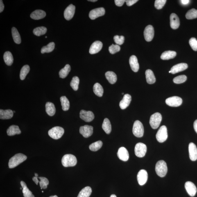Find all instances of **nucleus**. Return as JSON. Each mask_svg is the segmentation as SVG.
I'll return each instance as SVG.
<instances>
[{
    "mask_svg": "<svg viewBox=\"0 0 197 197\" xmlns=\"http://www.w3.org/2000/svg\"><path fill=\"white\" fill-rule=\"evenodd\" d=\"M27 157L22 153L16 154L10 159L8 162L9 168L12 169L16 167L19 164L25 161Z\"/></svg>",
    "mask_w": 197,
    "mask_h": 197,
    "instance_id": "1",
    "label": "nucleus"
},
{
    "mask_svg": "<svg viewBox=\"0 0 197 197\" xmlns=\"http://www.w3.org/2000/svg\"><path fill=\"white\" fill-rule=\"evenodd\" d=\"M62 164L64 167H71L76 165L77 160L75 155L67 154L64 156L62 160Z\"/></svg>",
    "mask_w": 197,
    "mask_h": 197,
    "instance_id": "2",
    "label": "nucleus"
},
{
    "mask_svg": "<svg viewBox=\"0 0 197 197\" xmlns=\"http://www.w3.org/2000/svg\"><path fill=\"white\" fill-rule=\"evenodd\" d=\"M155 171L157 174L161 177L165 176L168 172L167 165L163 160L157 162L155 165Z\"/></svg>",
    "mask_w": 197,
    "mask_h": 197,
    "instance_id": "3",
    "label": "nucleus"
},
{
    "mask_svg": "<svg viewBox=\"0 0 197 197\" xmlns=\"http://www.w3.org/2000/svg\"><path fill=\"white\" fill-rule=\"evenodd\" d=\"M64 133V129L59 126L54 127L48 131V134L50 137L55 139H60L63 135Z\"/></svg>",
    "mask_w": 197,
    "mask_h": 197,
    "instance_id": "4",
    "label": "nucleus"
},
{
    "mask_svg": "<svg viewBox=\"0 0 197 197\" xmlns=\"http://www.w3.org/2000/svg\"><path fill=\"white\" fill-rule=\"evenodd\" d=\"M132 132L135 137H142L144 135V128L142 123L139 121H136L134 122L132 128Z\"/></svg>",
    "mask_w": 197,
    "mask_h": 197,
    "instance_id": "5",
    "label": "nucleus"
},
{
    "mask_svg": "<svg viewBox=\"0 0 197 197\" xmlns=\"http://www.w3.org/2000/svg\"><path fill=\"white\" fill-rule=\"evenodd\" d=\"M162 115L160 113L156 112L152 115L150 118L149 123L152 128L153 129L158 128L162 121Z\"/></svg>",
    "mask_w": 197,
    "mask_h": 197,
    "instance_id": "6",
    "label": "nucleus"
},
{
    "mask_svg": "<svg viewBox=\"0 0 197 197\" xmlns=\"http://www.w3.org/2000/svg\"><path fill=\"white\" fill-rule=\"evenodd\" d=\"M168 136L167 128L165 126H162L160 127L157 132L156 138L159 142L162 143L166 141Z\"/></svg>",
    "mask_w": 197,
    "mask_h": 197,
    "instance_id": "7",
    "label": "nucleus"
},
{
    "mask_svg": "<svg viewBox=\"0 0 197 197\" xmlns=\"http://www.w3.org/2000/svg\"><path fill=\"white\" fill-rule=\"evenodd\" d=\"M134 151L135 155L137 157H143L145 155L146 153V146L143 143H138L135 145Z\"/></svg>",
    "mask_w": 197,
    "mask_h": 197,
    "instance_id": "8",
    "label": "nucleus"
},
{
    "mask_svg": "<svg viewBox=\"0 0 197 197\" xmlns=\"http://www.w3.org/2000/svg\"><path fill=\"white\" fill-rule=\"evenodd\" d=\"M165 102L166 104L170 106L176 107L182 104V100L179 97L174 96L167 98Z\"/></svg>",
    "mask_w": 197,
    "mask_h": 197,
    "instance_id": "9",
    "label": "nucleus"
},
{
    "mask_svg": "<svg viewBox=\"0 0 197 197\" xmlns=\"http://www.w3.org/2000/svg\"><path fill=\"white\" fill-rule=\"evenodd\" d=\"M80 117L86 122H89L93 120L95 116L94 113L91 111L82 110L80 113Z\"/></svg>",
    "mask_w": 197,
    "mask_h": 197,
    "instance_id": "10",
    "label": "nucleus"
},
{
    "mask_svg": "<svg viewBox=\"0 0 197 197\" xmlns=\"http://www.w3.org/2000/svg\"><path fill=\"white\" fill-rule=\"evenodd\" d=\"M155 31L153 26L149 25L145 28L144 31V35L145 39L147 42H150L153 39Z\"/></svg>",
    "mask_w": 197,
    "mask_h": 197,
    "instance_id": "11",
    "label": "nucleus"
},
{
    "mask_svg": "<svg viewBox=\"0 0 197 197\" xmlns=\"http://www.w3.org/2000/svg\"><path fill=\"white\" fill-rule=\"evenodd\" d=\"M105 11L104 8H100L94 9L91 11L89 13V17L92 20H94L97 18L101 17L105 15Z\"/></svg>",
    "mask_w": 197,
    "mask_h": 197,
    "instance_id": "12",
    "label": "nucleus"
},
{
    "mask_svg": "<svg viewBox=\"0 0 197 197\" xmlns=\"http://www.w3.org/2000/svg\"><path fill=\"white\" fill-rule=\"evenodd\" d=\"M138 182L140 185H144L147 181L148 174L146 170L142 169L139 172L137 175Z\"/></svg>",
    "mask_w": 197,
    "mask_h": 197,
    "instance_id": "13",
    "label": "nucleus"
},
{
    "mask_svg": "<svg viewBox=\"0 0 197 197\" xmlns=\"http://www.w3.org/2000/svg\"><path fill=\"white\" fill-rule=\"evenodd\" d=\"M80 132L84 137L87 138L90 137L93 132V127L87 125L80 127Z\"/></svg>",
    "mask_w": 197,
    "mask_h": 197,
    "instance_id": "14",
    "label": "nucleus"
},
{
    "mask_svg": "<svg viewBox=\"0 0 197 197\" xmlns=\"http://www.w3.org/2000/svg\"><path fill=\"white\" fill-rule=\"evenodd\" d=\"M185 187L186 191L189 196L191 197L194 196L197 192V189L196 186L191 182H185Z\"/></svg>",
    "mask_w": 197,
    "mask_h": 197,
    "instance_id": "15",
    "label": "nucleus"
},
{
    "mask_svg": "<svg viewBox=\"0 0 197 197\" xmlns=\"http://www.w3.org/2000/svg\"><path fill=\"white\" fill-rule=\"evenodd\" d=\"M75 7L72 4L69 5L64 12V17L68 21L72 18L75 13Z\"/></svg>",
    "mask_w": 197,
    "mask_h": 197,
    "instance_id": "16",
    "label": "nucleus"
},
{
    "mask_svg": "<svg viewBox=\"0 0 197 197\" xmlns=\"http://www.w3.org/2000/svg\"><path fill=\"white\" fill-rule=\"evenodd\" d=\"M189 152L190 159L192 161L197 160V148L194 143L191 142L189 145Z\"/></svg>",
    "mask_w": 197,
    "mask_h": 197,
    "instance_id": "17",
    "label": "nucleus"
},
{
    "mask_svg": "<svg viewBox=\"0 0 197 197\" xmlns=\"http://www.w3.org/2000/svg\"><path fill=\"white\" fill-rule=\"evenodd\" d=\"M103 47V44L100 41H96L92 44L89 50L91 54H95L101 51Z\"/></svg>",
    "mask_w": 197,
    "mask_h": 197,
    "instance_id": "18",
    "label": "nucleus"
},
{
    "mask_svg": "<svg viewBox=\"0 0 197 197\" xmlns=\"http://www.w3.org/2000/svg\"><path fill=\"white\" fill-rule=\"evenodd\" d=\"M117 155L120 160L126 162L129 159V154L128 150L125 147H121L119 149L117 152Z\"/></svg>",
    "mask_w": 197,
    "mask_h": 197,
    "instance_id": "19",
    "label": "nucleus"
},
{
    "mask_svg": "<svg viewBox=\"0 0 197 197\" xmlns=\"http://www.w3.org/2000/svg\"><path fill=\"white\" fill-rule=\"evenodd\" d=\"M170 25L171 27L173 29H176L180 26L179 19L175 13H172L170 16Z\"/></svg>",
    "mask_w": 197,
    "mask_h": 197,
    "instance_id": "20",
    "label": "nucleus"
},
{
    "mask_svg": "<svg viewBox=\"0 0 197 197\" xmlns=\"http://www.w3.org/2000/svg\"><path fill=\"white\" fill-rule=\"evenodd\" d=\"M188 65L187 64L181 63L173 66L171 69V73L174 74L177 73L185 70L187 68Z\"/></svg>",
    "mask_w": 197,
    "mask_h": 197,
    "instance_id": "21",
    "label": "nucleus"
},
{
    "mask_svg": "<svg viewBox=\"0 0 197 197\" xmlns=\"http://www.w3.org/2000/svg\"><path fill=\"white\" fill-rule=\"evenodd\" d=\"M132 100V97L129 94L124 95L123 99L119 103V106L122 110H124L130 105Z\"/></svg>",
    "mask_w": 197,
    "mask_h": 197,
    "instance_id": "22",
    "label": "nucleus"
},
{
    "mask_svg": "<svg viewBox=\"0 0 197 197\" xmlns=\"http://www.w3.org/2000/svg\"><path fill=\"white\" fill-rule=\"evenodd\" d=\"M129 64L131 68L134 72H137L139 69V64L138 62L137 57L135 55H132L130 57Z\"/></svg>",
    "mask_w": 197,
    "mask_h": 197,
    "instance_id": "23",
    "label": "nucleus"
},
{
    "mask_svg": "<svg viewBox=\"0 0 197 197\" xmlns=\"http://www.w3.org/2000/svg\"><path fill=\"white\" fill-rule=\"evenodd\" d=\"M13 111L11 110H0V119H11L13 116Z\"/></svg>",
    "mask_w": 197,
    "mask_h": 197,
    "instance_id": "24",
    "label": "nucleus"
},
{
    "mask_svg": "<svg viewBox=\"0 0 197 197\" xmlns=\"http://www.w3.org/2000/svg\"><path fill=\"white\" fill-rule=\"evenodd\" d=\"M46 15V12L43 10H37L35 11L30 15V17L35 20L44 18Z\"/></svg>",
    "mask_w": 197,
    "mask_h": 197,
    "instance_id": "25",
    "label": "nucleus"
},
{
    "mask_svg": "<svg viewBox=\"0 0 197 197\" xmlns=\"http://www.w3.org/2000/svg\"><path fill=\"white\" fill-rule=\"evenodd\" d=\"M21 131L19 127L16 125H12L9 128L7 131V133L8 136H13L16 134L21 133Z\"/></svg>",
    "mask_w": 197,
    "mask_h": 197,
    "instance_id": "26",
    "label": "nucleus"
},
{
    "mask_svg": "<svg viewBox=\"0 0 197 197\" xmlns=\"http://www.w3.org/2000/svg\"><path fill=\"white\" fill-rule=\"evenodd\" d=\"M146 78L147 82L149 84L155 83L156 81L155 77L151 70L148 69L145 72Z\"/></svg>",
    "mask_w": 197,
    "mask_h": 197,
    "instance_id": "27",
    "label": "nucleus"
},
{
    "mask_svg": "<svg viewBox=\"0 0 197 197\" xmlns=\"http://www.w3.org/2000/svg\"><path fill=\"white\" fill-rule=\"evenodd\" d=\"M176 55V52L173 51H166L162 54L161 58L163 60H168L174 58Z\"/></svg>",
    "mask_w": 197,
    "mask_h": 197,
    "instance_id": "28",
    "label": "nucleus"
},
{
    "mask_svg": "<svg viewBox=\"0 0 197 197\" xmlns=\"http://www.w3.org/2000/svg\"><path fill=\"white\" fill-rule=\"evenodd\" d=\"M107 79L111 84L115 83L117 81V76L115 73L112 71H108L105 73Z\"/></svg>",
    "mask_w": 197,
    "mask_h": 197,
    "instance_id": "29",
    "label": "nucleus"
},
{
    "mask_svg": "<svg viewBox=\"0 0 197 197\" xmlns=\"http://www.w3.org/2000/svg\"><path fill=\"white\" fill-rule=\"evenodd\" d=\"M46 112L50 116H53L55 114V108L54 105L52 103L48 102L45 105Z\"/></svg>",
    "mask_w": 197,
    "mask_h": 197,
    "instance_id": "30",
    "label": "nucleus"
},
{
    "mask_svg": "<svg viewBox=\"0 0 197 197\" xmlns=\"http://www.w3.org/2000/svg\"><path fill=\"white\" fill-rule=\"evenodd\" d=\"M3 58L6 65L11 66L13 62L14 59L12 53L10 52L7 51L3 55Z\"/></svg>",
    "mask_w": 197,
    "mask_h": 197,
    "instance_id": "31",
    "label": "nucleus"
},
{
    "mask_svg": "<svg viewBox=\"0 0 197 197\" xmlns=\"http://www.w3.org/2000/svg\"><path fill=\"white\" fill-rule=\"evenodd\" d=\"M21 184L22 188V192L24 197H35L32 192L28 189L26 184L24 182L22 181H21Z\"/></svg>",
    "mask_w": 197,
    "mask_h": 197,
    "instance_id": "32",
    "label": "nucleus"
},
{
    "mask_svg": "<svg viewBox=\"0 0 197 197\" xmlns=\"http://www.w3.org/2000/svg\"><path fill=\"white\" fill-rule=\"evenodd\" d=\"M12 38L14 42L17 44H20L21 42V36L17 29L15 27H13L12 30Z\"/></svg>",
    "mask_w": 197,
    "mask_h": 197,
    "instance_id": "33",
    "label": "nucleus"
},
{
    "mask_svg": "<svg viewBox=\"0 0 197 197\" xmlns=\"http://www.w3.org/2000/svg\"><path fill=\"white\" fill-rule=\"evenodd\" d=\"M102 128L104 130L105 133L110 134L112 131V126H111L110 121L108 118H106L103 121Z\"/></svg>",
    "mask_w": 197,
    "mask_h": 197,
    "instance_id": "34",
    "label": "nucleus"
},
{
    "mask_svg": "<svg viewBox=\"0 0 197 197\" xmlns=\"http://www.w3.org/2000/svg\"><path fill=\"white\" fill-rule=\"evenodd\" d=\"M93 91L95 94L98 97L102 96L104 90L103 88L99 83H96L93 87Z\"/></svg>",
    "mask_w": 197,
    "mask_h": 197,
    "instance_id": "35",
    "label": "nucleus"
},
{
    "mask_svg": "<svg viewBox=\"0 0 197 197\" xmlns=\"http://www.w3.org/2000/svg\"><path fill=\"white\" fill-rule=\"evenodd\" d=\"M92 189L90 187H86L80 191L78 197H89L92 193Z\"/></svg>",
    "mask_w": 197,
    "mask_h": 197,
    "instance_id": "36",
    "label": "nucleus"
},
{
    "mask_svg": "<svg viewBox=\"0 0 197 197\" xmlns=\"http://www.w3.org/2000/svg\"><path fill=\"white\" fill-rule=\"evenodd\" d=\"M71 68L69 64H67L59 72V76L60 78H66L68 75L71 71Z\"/></svg>",
    "mask_w": 197,
    "mask_h": 197,
    "instance_id": "37",
    "label": "nucleus"
},
{
    "mask_svg": "<svg viewBox=\"0 0 197 197\" xmlns=\"http://www.w3.org/2000/svg\"><path fill=\"white\" fill-rule=\"evenodd\" d=\"M62 109L64 111L69 110L70 107V103L68 99L65 96H62L60 98Z\"/></svg>",
    "mask_w": 197,
    "mask_h": 197,
    "instance_id": "38",
    "label": "nucleus"
},
{
    "mask_svg": "<svg viewBox=\"0 0 197 197\" xmlns=\"http://www.w3.org/2000/svg\"><path fill=\"white\" fill-rule=\"evenodd\" d=\"M55 48V44L54 42H51L49 43L46 46H44L41 50V53L42 54L44 53H50L52 52Z\"/></svg>",
    "mask_w": 197,
    "mask_h": 197,
    "instance_id": "39",
    "label": "nucleus"
},
{
    "mask_svg": "<svg viewBox=\"0 0 197 197\" xmlns=\"http://www.w3.org/2000/svg\"><path fill=\"white\" fill-rule=\"evenodd\" d=\"M30 68L28 65H25L21 69L20 73V78L21 80H24L27 75L29 72Z\"/></svg>",
    "mask_w": 197,
    "mask_h": 197,
    "instance_id": "40",
    "label": "nucleus"
},
{
    "mask_svg": "<svg viewBox=\"0 0 197 197\" xmlns=\"http://www.w3.org/2000/svg\"><path fill=\"white\" fill-rule=\"evenodd\" d=\"M47 32V28L44 26L39 27L34 29L33 33L37 36H40L45 35Z\"/></svg>",
    "mask_w": 197,
    "mask_h": 197,
    "instance_id": "41",
    "label": "nucleus"
},
{
    "mask_svg": "<svg viewBox=\"0 0 197 197\" xmlns=\"http://www.w3.org/2000/svg\"><path fill=\"white\" fill-rule=\"evenodd\" d=\"M103 143L101 141H98L92 143L89 146V149L91 151L96 152L100 149L102 146Z\"/></svg>",
    "mask_w": 197,
    "mask_h": 197,
    "instance_id": "42",
    "label": "nucleus"
},
{
    "mask_svg": "<svg viewBox=\"0 0 197 197\" xmlns=\"http://www.w3.org/2000/svg\"><path fill=\"white\" fill-rule=\"evenodd\" d=\"M185 17L188 19L196 18H197V10L192 8L189 10L186 13Z\"/></svg>",
    "mask_w": 197,
    "mask_h": 197,
    "instance_id": "43",
    "label": "nucleus"
},
{
    "mask_svg": "<svg viewBox=\"0 0 197 197\" xmlns=\"http://www.w3.org/2000/svg\"><path fill=\"white\" fill-rule=\"evenodd\" d=\"M79 82V78L78 77H73L70 83V85L74 91H76L78 90Z\"/></svg>",
    "mask_w": 197,
    "mask_h": 197,
    "instance_id": "44",
    "label": "nucleus"
},
{
    "mask_svg": "<svg viewBox=\"0 0 197 197\" xmlns=\"http://www.w3.org/2000/svg\"><path fill=\"white\" fill-rule=\"evenodd\" d=\"M38 179L40 180L39 183L40 185L41 189H47V186L49 185V180L47 178L44 177H38Z\"/></svg>",
    "mask_w": 197,
    "mask_h": 197,
    "instance_id": "45",
    "label": "nucleus"
},
{
    "mask_svg": "<svg viewBox=\"0 0 197 197\" xmlns=\"http://www.w3.org/2000/svg\"><path fill=\"white\" fill-rule=\"evenodd\" d=\"M187 79V77L185 75H180L174 78L173 81L175 84H181L184 83Z\"/></svg>",
    "mask_w": 197,
    "mask_h": 197,
    "instance_id": "46",
    "label": "nucleus"
},
{
    "mask_svg": "<svg viewBox=\"0 0 197 197\" xmlns=\"http://www.w3.org/2000/svg\"><path fill=\"white\" fill-rule=\"evenodd\" d=\"M120 47L118 45L112 44L109 48V52L112 54H114L120 51Z\"/></svg>",
    "mask_w": 197,
    "mask_h": 197,
    "instance_id": "47",
    "label": "nucleus"
},
{
    "mask_svg": "<svg viewBox=\"0 0 197 197\" xmlns=\"http://www.w3.org/2000/svg\"><path fill=\"white\" fill-rule=\"evenodd\" d=\"M114 39L116 45H122L124 42L125 37L123 36H120L116 35L114 37Z\"/></svg>",
    "mask_w": 197,
    "mask_h": 197,
    "instance_id": "48",
    "label": "nucleus"
},
{
    "mask_svg": "<svg viewBox=\"0 0 197 197\" xmlns=\"http://www.w3.org/2000/svg\"><path fill=\"white\" fill-rule=\"evenodd\" d=\"M166 0H156L155 6L157 9L160 10L162 8L166 3Z\"/></svg>",
    "mask_w": 197,
    "mask_h": 197,
    "instance_id": "49",
    "label": "nucleus"
},
{
    "mask_svg": "<svg viewBox=\"0 0 197 197\" xmlns=\"http://www.w3.org/2000/svg\"><path fill=\"white\" fill-rule=\"evenodd\" d=\"M189 44L193 51H197V40L195 38H192L189 40Z\"/></svg>",
    "mask_w": 197,
    "mask_h": 197,
    "instance_id": "50",
    "label": "nucleus"
},
{
    "mask_svg": "<svg viewBox=\"0 0 197 197\" xmlns=\"http://www.w3.org/2000/svg\"><path fill=\"white\" fill-rule=\"evenodd\" d=\"M138 1V0H127L125 1V2H126L127 6H130L137 3Z\"/></svg>",
    "mask_w": 197,
    "mask_h": 197,
    "instance_id": "51",
    "label": "nucleus"
},
{
    "mask_svg": "<svg viewBox=\"0 0 197 197\" xmlns=\"http://www.w3.org/2000/svg\"><path fill=\"white\" fill-rule=\"evenodd\" d=\"M125 2V0H115V2L116 6L119 7L122 6Z\"/></svg>",
    "mask_w": 197,
    "mask_h": 197,
    "instance_id": "52",
    "label": "nucleus"
},
{
    "mask_svg": "<svg viewBox=\"0 0 197 197\" xmlns=\"http://www.w3.org/2000/svg\"><path fill=\"white\" fill-rule=\"evenodd\" d=\"M4 5L3 3V1L1 0L0 1V12H2L4 10Z\"/></svg>",
    "mask_w": 197,
    "mask_h": 197,
    "instance_id": "53",
    "label": "nucleus"
},
{
    "mask_svg": "<svg viewBox=\"0 0 197 197\" xmlns=\"http://www.w3.org/2000/svg\"><path fill=\"white\" fill-rule=\"evenodd\" d=\"M38 179V177H34L33 178V181L35 182L36 184L38 185V184L39 182V180Z\"/></svg>",
    "mask_w": 197,
    "mask_h": 197,
    "instance_id": "54",
    "label": "nucleus"
},
{
    "mask_svg": "<svg viewBox=\"0 0 197 197\" xmlns=\"http://www.w3.org/2000/svg\"><path fill=\"white\" fill-rule=\"evenodd\" d=\"M193 127H194L195 131L197 133V119L194 122V123H193Z\"/></svg>",
    "mask_w": 197,
    "mask_h": 197,
    "instance_id": "55",
    "label": "nucleus"
},
{
    "mask_svg": "<svg viewBox=\"0 0 197 197\" xmlns=\"http://www.w3.org/2000/svg\"><path fill=\"white\" fill-rule=\"evenodd\" d=\"M181 2L182 4L184 5H187L189 2V0H182Z\"/></svg>",
    "mask_w": 197,
    "mask_h": 197,
    "instance_id": "56",
    "label": "nucleus"
},
{
    "mask_svg": "<svg viewBox=\"0 0 197 197\" xmlns=\"http://www.w3.org/2000/svg\"><path fill=\"white\" fill-rule=\"evenodd\" d=\"M88 1L92 2H95L97 1V0H89Z\"/></svg>",
    "mask_w": 197,
    "mask_h": 197,
    "instance_id": "57",
    "label": "nucleus"
},
{
    "mask_svg": "<svg viewBox=\"0 0 197 197\" xmlns=\"http://www.w3.org/2000/svg\"><path fill=\"white\" fill-rule=\"evenodd\" d=\"M110 197H116V196L115 195L113 194L111 195Z\"/></svg>",
    "mask_w": 197,
    "mask_h": 197,
    "instance_id": "58",
    "label": "nucleus"
},
{
    "mask_svg": "<svg viewBox=\"0 0 197 197\" xmlns=\"http://www.w3.org/2000/svg\"><path fill=\"white\" fill-rule=\"evenodd\" d=\"M35 177H38V174L37 173H35Z\"/></svg>",
    "mask_w": 197,
    "mask_h": 197,
    "instance_id": "59",
    "label": "nucleus"
},
{
    "mask_svg": "<svg viewBox=\"0 0 197 197\" xmlns=\"http://www.w3.org/2000/svg\"><path fill=\"white\" fill-rule=\"evenodd\" d=\"M49 197H58L56 195H54V196H50Z\"/></svg>",
    "mask_w": 197,
    "mask_h": 197,
    "instance_id": "60",
    "label": "nucleus"
},
{
    "mask_svg": "<svg viewBox=\"0 0 197 197\" xmlns=\"http://www.w3.org/2000/svg\"><path fill=\"white\" fill-rule=\"evenodd\" d=\"M169 73H171V71H169Z\"/></svg>",
    "mask_w": 197,
    "mask_h": 197,
    "instance_id": "61",
    "label": "nucleus"
},
{
    "mask_svg": "<svg viewBox=\"0 0 197 197\" xmlns=\"http://www.w3.org/2000/svg\"><path fill=\"white\" fill-rule=\"evenodd\" d=\"M13 112L15 113V111H13Z\"/></svg>",
    "mask_w": 197,
    "mask_h": 197,
    "instance_id": "62",
    "label": "nucleus"
},
{
    "mask_svg": "<svg viewBox=\"0 0 197 197\" xmlns=\"http://www.w3.org/2000/svg\"><path fill=\"white\" fill-rule=\"evenodd\" d=\"M22 188H20V189H22Z\"/></svg>",
    "mask_w": 197,
    "mask_h": 197,
    "instance_id": "63",
    "label": "nucleus"
},
{
    "mask_svg": "<svg viewBox=\"0 0 197 197\" xmlns=\"http://www.w3.org/2000/svg\"><path fill=\"white\" fill-rule=\"evenodd\" d=\"M45 38H47V36H46Z\"/></svg>",
    "mask_w": 197,
    "mask_h": 197,
    "instance_id": "64",
    "label": "nucleus"
}]
</instances>
